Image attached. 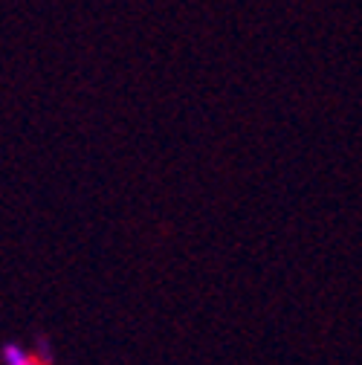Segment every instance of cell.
Listing matches in <instances>:
<instances>
[{"label":"cell","instance_id":"6da1fadb","mask_svg":"<svg viewBox=\"0 0 362 365\" xmlns=\"http://www.w3.org/2000/svg\"><path fill=\"white\" fill-rule=\"evenodd\" d=\"M4 359H6V362H18V365H24V362H29L32 356H26V354H21L15 345H9V348L4 351Z\"/></svg>","mask_w":362,"mask_h":365}]
</instances>
